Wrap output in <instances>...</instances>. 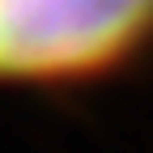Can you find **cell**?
Returning <instances> with one entry per match:
<instances>
[{"mask_svg":"<svg viewBox=\"0 0 153 153\" xmlns=\"http://www.w3.org/2000/svg\"><path fill=\"white\" fill-rule=\"evenodd\" d=\"M153 43V0H0V81H94Z\"/></svg>","mask_w":153,"mask_h":153,"instance_id":"cell-1","label":"cell"}]
</instances>
